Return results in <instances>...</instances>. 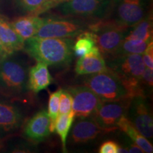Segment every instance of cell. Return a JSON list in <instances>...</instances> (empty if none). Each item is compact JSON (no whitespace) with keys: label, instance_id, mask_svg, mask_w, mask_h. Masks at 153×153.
I'll use <instances>...</instances> for the list:
<instances>
[{"label":"cell","instance_id":"obj_1","mask_svg":"<svg viewBox=\"0 0 153 153\" xmlns=\"http://www.w3.org/2000/svg\"><path fill=\"white\" fill-rule=\"evenodd\" d=\"M74 43L72 38L33 36L24 41L23 51L37 62L61 68L71 63Z\"/></svg>","mask_w":153,"mask_h":153},{"label":"cell","instance_id":"obj_2","mask_svg":"<svg viewBox=\"0 0 153 153\" xmlns=\"http://www.w3.org/2000/svg\"><path fill=\"white\" fill-rule=\"evenodd\" d=\"M22 51L0 60V94L21 100L28 93L29 62Z\"/></svg>","mask_w":153,"mask_h":153},{"label":"cell","instance_id":"obj_3","mask_svg":"<svg viewBox=\"0 0 153 153\" xmlns=\"http://www.w3.org/2000/svg\"><path fill=\"white\" fill-rule=\"evenodd\" d=\"M105 61L108 70L119 78L132 97L142 96L139 80L145 69L142 55H118L107 58Z\"/></svg>","mask_w":153,"mask_h":153},{"label":"cell","instance_id":"obj_4","mask_svg":"<svg viewBox=\"0 0 153 153\" xmlns=\"http://www.w3.org/2000/svg\"><path fill=\"white\" fill-rule=\"evenodd\" d=\"M130 28L104 19L91 23L89 30L94 34L96 45L104 58L107 59L117 51L128 33Z\"/></svg>","mask_w":153,"mask_h":153},{"label":"cell","instance_id":"obj_5","mask_svg":"<svg viewBox=\"0 0 153 153\" xmlns=\"http://www.w3.org/2000/svg\"><path fill=\"white\" fill-rule=\"evenodd\" d=\"M84 85L91 89L104 101H114L133 97L118 76L110 71L88 74L84 78Z\"/></svg>","mask_w":153,"mask_h":153},{"label":"cell","instance_id":"obj_6","mask_svg":"<svg viewBox=\"0 0 153 153\" xmlns=\"http://www.w3.org/2000/svg\"><path fill=\"white\" fill-rule=\"evenodd\" d=\"M112 0H70L54 9L61 16L98 21L109 15Z\"/></svg>","mask_w":153,"mask_h":153},{"label":"cell","instance_id":"obj_7","mask_svg":"<svg viewBox=\"0 0 153 153\" xmlns=\"http://www.w3.org/2000/svg\"><path fill=\"white\" fill-rule=\"evenodd\" d=\"M150 0H112L106 19L116 24L132 27L150 14Z\"/></svg>","mask_w":153,"mask_h":153},{"label":"cell","instance_id":"obj_8","mask_svg":"<svg viewBox=\"0 0 153 153\" xmlns=\"http://www.w3.org/2000/svg\"><path fill=\"white\" fill-rule=\"evenodd\" d=\"M91 23L78 19H45L35 36L41 38H73L89 30Z\"/></svg>","mask_w":153,"mask_h":153},{"label":"cell","instance_id":"obj_9","mask_svg":"<svg viewBox=\"0 0 153 153\" xmlns=\"http://www.w3.org/2000/svg\"><path fill=\"white\" fill-rule=\"evenodd\" d=\"M19 99L0 94V140L16 133L24 125L25 114Z\"/></svg>","mask_w":153,"mask_h":153},{"label":"cell","instance_id":"obj_10","mask_svg":"<svg viewBox=\"0 0 153 153\" xmlns=\"http://www.w3.org/2000/svg\"><path fill=\"white\" fill-rule=\"evenodd\" d=\"M131 99L114 101H101L91 116L104 133L114 131L118 129V123L120 118L126 116Z\"/></svg>","mask_w":153,"mask_h":153},{"label":"cell","instance_id":"obj_11","mask_svg":"<svg viewBox=\"0 0 153 153\" xmlns=\"http://www.w3.org/2000/svg\"><path fill=\"white\" fill-rule=\"evenodd\" d=\"M126 117L143 136L152 139V114L146 97L143 96L133 97L130 101Z\"/></svg>","mask_w":153,"mask_h":153},{"label":"cell","instance_id":"obj_12","mask_svg":"<svg viewBox=\"0 0 153 153\" xmlns=\"http://www.w3.org/2000/svg\"><path fill=\"white\" fill-rule=\"evenodd\" d=\"M66 89L70 93L73 99L72 111L74 117H90L101 102L98 96L85 85L71 86Z\"/></svg>","mask_w":153,"mask_h":153},{"label":"cell","instance_id":"obj_13","mask_svg":"<svg viewBox=\"0 0 153 153\" xmlns=\"http://www.w3.org/2000/svg\"><path fill=\"white\" fill-rule=\"evenodd\" d=\"M50 118L45 110H41L28 120L23 128V135L33 144L43 142L51 134Z\"/></svg>","mask_w":153,"mask_h":153},{"label":"cell","instance_id":"obj_14","mask_svg":"<svg viewBox=\"0 0 153 153\" xmlns=\"http://www.w3.org/2000/svg\"><path fill=\"white\" fill-rule=\"evenodd\" d=\"M108 70L106 61L96 45L85 55L79 57L76 63L75 72L79 75H86Z\"/></svg>","mask_w":153,"mask_h":153},{"label":"cell","instance_id":"obj_15","mask_svg":"<svg viewBox=\"0 0 153 153\" xmlns=\"http://www.w3.org/2000/svg\"><path fill=\"white\" fill-rule=\"evenodd\" d=\"M104 133L95 122L92 116L79 118L72 128L71 139L74 144H84L94 140Z\"/></svg>","mask_w":153,"mask_h":153},{"label":"cell","instance_id":"obj_16","mask_svg":"<svg viewBox=\"0 0 153 153\" xmlns=\"http://www.w3.org/2000/svg\"><path fill=\"white\" fill-rule=\"evenodd\" d=\"M53 81L48 65L45 63L38 62L30 67L28 74V88L30 91L37 94L46 89Z\"/></svg>","mask_w":153,"mask_h":153},{"label":"cell","instance_id":"obj_17","mask_svg":"<svg viewBox=\"0 0 153 153\" xmlns=\"http://www.w3.org/2000/svg\"><path fill=\"white\" fill-rule=\"evenodd\" d=\"M45 20V18L38 15L28 14L14 19L10 24L16 33L25 41L36 36Z\"/></svg>","mask_w":153,"mask_h":153},{"label":"cell","instance_id":"obj_18","mask_svg":"<svg viewBox=\"0 0 153 153\" xmlns=\"http://www.w3.org/2000/svg\"><path fill=\"white\" fill-rule=\"evenodd\" d=\"M0 41L9 52L23 51L24 41L19 36L7 19L0 15Z\"/></svg>","mask_w":153,"mask_h":153},{"label":"cell","instance_id":"obj_19","mask_svg":"<svg viewBox=\"0 0 153 153\" xmlns=\"http://www.w3.org/2000/svg\"><path fill=\"white\" fill-rule=\"evenodd\" d=\"M118 128L121 130L124 133L129 137L131 140L135 143L137 146L142 149L144 152L152 153L153 152V147L148 138L141 134L134 127V126L126 116L120 118L118 123Z\"/></svg>","mask_w":153,"mask_h":153},{"label":"cell","instance_id":"obj_20","mask_svg":"<svg viewBox=\"0 0 153 153\" xmlns=\"http://www.w3.org/2000/svg\"><path fill=\"white\" fill-rule=\"evenodd\" d=\"M125 39L139 40L150 43L152 41V18L149 14L145 18L130 28Z\"/></svg>","mask_w":153,"mask_h":153},{"label":"cell","instance_id":"obj_21","mask_svg":"<svg viewBox=\"0 0 153 153\" xmlns=\"http://www.w3.org/2000/svg\"><path fill=\"white\" fill-rule=\"evenodd\" d=\"M94 46V34L90 30H86L76 36V41L73 45L74 54L79 57L85 56Z\"/></svg>","mask_w":153,"mask_h":153},{"label":"cell","instance_id":"obj_22","mask_svg":"<svg viewBox=\"0 0 153 153\" xmlns=\"http://www.w3.org/2000/svg\"><path fill=\"white\" fill-rule=\"evenodd\" d=\"M74 114L72 111L69 114H60L55 124V131L60 137L64 152H66V142L70 130L74 122Z\"/></svg>","mask_w":153,"mask_h":153},{"label":"cell","instance_id":"obj_23","mask_svg":"<svg viewBox=\"0 0 153 153\" xmlns=\"http://www.w3.org/2000/svg\"><path fill=\"white\" fill-rule=\"evenodd\" d=\"M148 42L139 41V40L125 39L112 57L130 54L142 55L148 46Z\"/></svg>","mask_w":153,"mask_h":153},{"label":"cell","instance_id":"obj_24","mask_svg":"<svg viewBox=\"0 0 153 153\" xmlns=\"http://www.w3.org/2000/svg\"><path fill=\"white\" fill-rule=\"evenodd\" d=\"M49 0H14L17 7L26 14H43L45 6Z\"/></svg>","mask_w":153,"mask_h":153},{"label":"cell","instance_id":"obj_25","mask_svg":"<svg viewBox=\"0 0 153 153\" xmlns=\"http://www.w3.org/2000/svg\"><path fill=\"white\" fill-rule=\"evenodd\" d=\"M62 91V89H59L54 92L50 94L48 114L50 118V131L51 133L55 131V121L59 115V103Z\"/></svg>","mask_w":153,"mask_h":153},{"label":"cell","instance_id":"obj_26","mask_svg":"<svg viewBox=\"0 0 153 153\" xmlns=\"http://www.w3.org/2000/svg\"><path fill=\"white\" fill-rule=\"evenodd\" d=\"M153 70L145 68L139 80V89L143 97H147L152 94L153 85Z\"/></svg>","mask_w":153,"mask_h":153},{"label":"cell","instance_id":"obj_27","mask_svg":"<svg viewBox=\"0 0 153 153\" xmlns=\"http://www.w3.org/2000/svg\"><path fill=\"white\" fill-rule=\"evenodd\" d=\"M73 99L72 95L67 89H62L59 103L60 114H69L72 111Z\"/></svg>","mask_w":153,"mask_h":153},{"label":"cell","instance_id":"obj_28","mask_svg":"<svg viewBox=\"0 0 153 153\" xmlns=\"http://www.w3.org/2000/svg\"><path fill=\"white\" fill-rule=\"evenodd\" d=\"M143 61L145 68L153 70V42L150 41L148 43L145 51L142 54Z\"/></svg>","mask_w":153,"mask_h":153},{"label":"cell","instance_id":"obj_29","mask_svg":"<svg viewBox=\"0 0 153 153\" xmlns=\"http://www.w3.org/2000/svg\"><path fill=\"white\" fill-rule=\"evenodd\" d=\"M119 145L113 140H108L103 143L99 149L100 153H118Z\"/></svg>","mask_w":153,"mask_h":153},{"label":"cell","instance_id":"obj_30","mask_svg":"<svg viewBox=\"0 0 153 153\" xmlns=\"http://www.w3.org/2000/svg\"><path fill=\"white\" fill-rule=\"evenodd\" d=\"M123 148H125L126 149V150L128 151V152H133V153H135V152L143 153V152H144L143 151L142 149L140 148L139 146H137V145L135 144V143H134L133 141L131 140L130 139L127 141V143H126V145L123 147Z\"/></svg>","mask_w":153,"mask_h":153},{"label":"cell","instance_id":"obj_31","mask_svg":"<svg viewBox=\"0 0 153 153\" xmlns=\"http://www.w3.org/2000/svg\"><path fill=\"white\" fill-rule=\"evenodd\" d=\"M70 1V0H49L46 4V5L44 7L43 13H45L48 10L54 9L55 7H57L58 5L61 4L66 2V1Z\"/></svg>","mask_w":153,"mask_h":153},{"label":"cell","instance_id":"obj_32","mask_svg":"<svg viewBox=\"0 0 153 153\" xmlns=\"http://www.w3.org/2000/svg\"><path fill=\"white\" fill-rule=\"evenodd\" d=\"M11 52L6 48V47L4 45V44L1 43V41H0V60H3L4 58L7 57V56H9V55H11Z\"/></svg>","mask_w":153,"mask_h":153},{"label":"cell","instance_id":"obj_33","mask_svg":"<svg viewBox=\"0 0 153 153\" xmlns=\"http://www.w3.org/2000/svg\"><path fill=\"white\" fill-rule=\"evenodd\" d=\"M1 140H0V147H1Z\"/></svg>","mask_w":153,"mask_h":153},{"label":"cell","instance_id":"obj_34","mask_svg":"<svg viewBox=\"0 0 153 153\" xmlns=\"http://www.w3.org/2000/svg\"><path fill=\"white\" fill-rule=\"evenodd\" d=\"M2 1V0H0V1Z\"/></svg>","mask_w":153,"mask_h":153}]
</instances>
